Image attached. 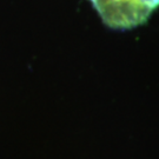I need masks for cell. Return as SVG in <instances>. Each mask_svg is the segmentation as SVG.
Listing matches in <instances>:
<instances>
[{
    "label": "cell",
    "instance_id": "6da1fadb",
    "mask_svg": "<svg viewBox=\"0 0 159 159\" xmlns=\"http://www.w3.org/2000/svg\"><path fill=\"white\" fill-rule=\"evenodd\" d=\"M102 23L117 31L142 26L159 8V0H90Z\"/></svg>",
    "mask_w": 159,
    "mask_h": 159
}]
</instances>
